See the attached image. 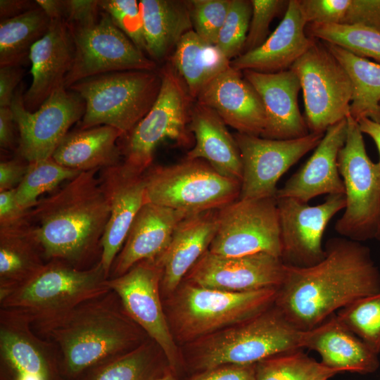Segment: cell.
Segmentation results:
<instances>
[{
  "label": "cell",
  "mask_w": 380,
  "mask_h": 380,
  "mask_svg": "<svg viewBox=\"0 0 380 380\" xmlns=\"http://www.w3.org/2000/svg\"><path fill=\"white\" fill-rule=\"evenodd\" d=\"M325 255L307 267L286 265L274 305L300 331L321 324L353 301L380 292V270L370 249L344 237L327 241Z\"/></svg>",
  "instance_id": "cell-1"
},
{
  "label": "cell",
  "mask_w": 380,
  "mask_h": 380,
  "mask_svg": "<svg viewBox=\"0 0 380 380\" xmlns=\"http://www.w3.org/2000/svg\"><path fill=\"white\" fill-rule=\"evenodd\" d=\"M31 325L55 347L65 380H75L96 365L139 347L148 336L111 289Z\"/></svg>",
  "instance_id": "cell-2"
},
{
  "label": "cell",
  "mask_w": 380,
  "mask_h": 380,
  "mask_svg": "<svg viewBox=\"0 0 380 380\" xmlns=\"http://www.w3.org/2000/svg\"><path fill=\"white\" fill-rule=\"evenodd\" d=\"M99 171L80 172L30 209V219L46 262L61 260L85 270L100 260L110 207Z\"/></svg>",
  "instance_id": "cell-3"
},
{
  "label": "cell",
  "mask_w": 380,
  "mask_h": 380,
  "mask_svg": "<svg viewBox=\"0 0 380 380\" xmlns=\"http://www.w3.org/2000/svg\"><path fill=\"white\" fill-rule=\"evenodd\" d=\"M302 333L274 305L247 321L205 336L189 365L198 373L223 365H255L302 349Z\"/></svg>",
  "instance_id": "cell-4"
},
{
  "label": "cell",
  "mask_w": 380,
  "mask_h": 380,
  "mask_svg": "<svg viewBox=\"0 0 380 380\" xmlns=\"http://www.w3.org/2000/svg\"><path fill=\"white\" fill-rule=\"evenodd\" d=\"M160 85L159 70H126L90 77L68 89L85 103L80 129L108 125L123 137L150 110Z\"/></svg>",
  "instance_id": "cell-5"
},
{
  "label": "cell",
  "mask_w": 380,
  "mask_h": 380,
  "mask_svg": "<svg viewBox=\"0 0 380 380\" xmlns=\"http://www.w3.org/2000/svg\"><path fill=\"white\" fill-rule=\"evenodd\" d=\"M108 279L99 261L80 270L61 260H50L1 301L0 308L20 314L32 324L61 315L108 291Z\"/></svg>",
  "instance_id": "cell-6"
},
{
  "label": "cell",
  "mask_w": 380,
  "mask_h": 380,
  "mask_svg": "<svg viewBox=\"0 0 380 380\" xmlns=\"http://www.w3.org/2000/svg\"><path fill=\"white\" fill-rule=\"evenodd\" d=\"M159 72L161 85L153 106L130 132L121 137L122 163L139 175L151 166L154 151L163 140H172L182 146L192 142L189 125L194 99L170 61Z\"/></svg>",
  "instance_id": "cell-7"
},
{
  "label": "cell",
  "mask_w": 380,
  "mask_h": 380,
  "mask_svg": "<svg viewBox=\"0 0 380 380\" xmlns=\"http://www.w3.org/2000/svg\"><path fill=\"white\" fill-rule=\"evenodd\" d=\"M145 203L187 215L220 210L239 198L241 182L222 176L206 161L151 166L144 174Z\"/></svg>",
  "instance_id": "cell-8"
},
{
  "label": "cell",
  "mask_w": 380,
  "mask_h": 380,
  "mask_svg": "<svg viewBox=\"0 0 380 380\" xmlns=\"http://www.w3.org/2000/svg\"><path fill=\"white\" fill-rule=\"evenodd\" d=\"M278 289L232 292L187 282L171 307L177 333L191 340L247 321L274 305Z\"/></svg>",
  "instance_id": "cell-9"
},
{
  "label": "cell",
  "mask_w": 380,
  "mask_h": 380,
  "mask_svg": "<svg viewBox=\"0 0 380 380\" xmlns=\"http://www.w3.org/2000/svg\"><path fill=\"white\" fill-rule=\"evenodd\" d=\"M346 140L338 156L346 207L335 224L343 237L363 242L374 239L380 210V165L368 156L358 122L350 115Z\"/></svg>",
  "instance_id": "cell-10"
},
{
  "label": "cell",
  "mask_w": 380,
  "mask_h": 380,
  "mask_svg": "<svg viewBox=\"0 0 380 380\" xmlns=\"http://www.w3.org/2000/svg\"><path fill=\"white\" fill-rule=\"evenodd\" d=\"M290 69L300 83L310 132L324 134L350 115L351 80L324 42L316 41Z\"/></svg>",
  "instance_id": "cell-11"
},
{
  "label": "cell",
  "mask_w": 380,
  "mask_h": 380,
  "mask_svg": "<svg viewBox=\"0 0 380 380\" xmlns=\"http://www.w3.org/2000/svg\"><path fill=\"white\" fill-rule=\"evenodd\" d=\"M68 27L75 53L64 81L66 89L82 80L101 74L158 70L157 63L141 51L103 11L91 23Z\"/></svg>",
  "instance_id": "cell-12"
},
{
  "label": "cell",
  "mask_w": 380,
  "mask_h": 380,
  "mask_svg": "<svg viewBox=\"0 0 380 380\" xmlns=\"http://www.w3.org/2000/svg\"><path fill=\"white\" fill-rule=\"evenodd\" d=\"M218 216L210 253L227 257L267 253L280 258L276 198L237 199L220 209Z\"/></svg>",
  "instance_id": "cell-13"
},
{
  "label": "cell",
  "mask_w": 380,
  "mask_h": 380,
  "mask_svg": "<svg viewBox=\"0 0 380 380\" xmlns=\"http://www.w3.org/2000/svg\"><path fill=\"white\" fill-rule=\"evenodd\" d=\"M23 90L22 87L16 89L11 105L19 131L18 153L28 163L50 158L70 127L82 118L84 101L62 87L31 112L25 107Z\"/></svg>",
  "instance_id": "cell-14"
},
{
  "label": "cell",
  "mask_w": 380,
  "mask_h": 380,
  "mask_svg": "<svg viewBox=\"0 0 380 380\" xmlns=\"http://www.w3.org/2000/svg\"><path fill=\"white\" fill-rule=\"evenodd\" d=\"M161 273L157 258L144 260L122 275L108 279V285L131 319L158 346L175 374L181 360L160 300Z\"/></svg>",
  "instance_id": "cell-15"
},
{
  "label": "cell",
  "mask_w": 380,
  "mask_h": 380,
  "mask_svg": "<svg viewBox=\"0 0 380 380\" xmlns=\"http://www.w3.org/2000/svg\"><path fill=\"white\" fill-rule=\"evenodd\" d=\"M324 134L310 132L303 137L279 140L236 133L242 163L239 199L275 198L281 177L315 149Z\"/></svg>",
  "instance_id": "cell-16"
},
{
  "label": "cell",
  "mask_w": 380,
  "mask_h": 380,
  "mask_svg": "<svg viewBox=\"0 0 380 380\" xmlns=\"http://www.w3.org/2000/svg\"><path fill=\"white\" fill-rule=\"evenodd\" d=\"M279 215L281 259L287 266L307 267L325 255L324 232L333 217L346 207L345 194L328 195L310 205L293 198H276Z\"/></svg>",
  "instance_id": "cell-17"
},
{
  "label": "cell",
  "mask_w": 380,
  "mask_h": 380,
  "mask_svg": "<svg viewBox=\"0 0 380 380\" xmlns=\"http://www.w3.org/2000/svg\"><path fill=\"white\" fill-rule=\"evenodd\" d=\"M1 380H65L57 351L30 321L0 308Z\"/></svg>",
  "instance_id": "cell-18"
},
{
  "label": "cell",
  "mask_w": 380,
  "mask_h": 380,
  "mask_svg": "<svg viewBox=\"0 0 380 380\" xmlns=\"http://www.w3.org/2000/svg\"><path fill=\"white\" fill-rule=\"evenodd\" d=\"M286 265L279 257L267 253L227 257L208 250L186 276L193 285L232 292L279 288Z\"/></svg>",
  "instance_id": "cell-19"
},
{
  "label": "cell",
  "mask_w": 380,
  "mask_h": 380,
  "mask_svg": "<svg viewBox=\"0 0 380 380\" xmlns=\"http://www.w3.org/2000/svg\"><path fill=\"white\" fill-rule=\"evenodd\" d=\"M99 178L110 207L99 262L109 277L132 224L145 203V182L144 174L134 172L123 163L101 170Z\"/></svg>",
  "instance_id": "cell-20"
},
{
  "label": "cell",
  "mask_w": 380,
  "mask_h": 380,
  "mask_svg": "<svg viewBox=\"0 0 380 380\" xmlns=\"http://www.w3.org/2000/svg\"><path fill=\"white\" fill-rule=\"evenodd\" d=\"M262 102L266 123L260 137L271 139H293L310 133L300 113L298 96L301 89L294 71L288 69L275 73L242 71Z\"/></svg>",
  "instance_id": "cell-21"
},
{
  "label": "cell",
  "mask_w": 380,
  "mask_h": 380,
  "mask_svg": "<svg viewBox=\"0 0 380 380\" xmlns=\"http://www.w3.org/2000/svg\"><path fill=\"white\" fill-rule=\"evenodd\" d=\"M196 101L217 113L237 132L260 137L266 117L260 96L242 71L231 65L199 93Z\"/></svg>",
  "instance_id": "cell-22"
},
{
  "label": "cell",
  "mask_w": 380,
  "mask_h": 380,
  "mask_svg": "<svg viewBox=\"0 0 380 380\" xmlns=\"http://www.w3.org/2000/svg\"><path fill=\"white\" fill-rule=\"evenodd\" d=\"M51 20L48 31L30 53L32 80L23 94V101L31 112L37 110L54 91L64 87L73 63L75 48L67 23L63 19Z\"/></svg>",
  "instance_id": "cell-23"
},
{
  "label": "cell",
  "mask_w": 380,
  "mask_h": 380,
  "mask_svg": "<svg viewBox=\"0 0 380 380\" xmlns=\"http://www.w3.org/2000/svg\"><path fill=\"white\" fill-rule=\"evenodd\" d=\"M346 136V118L329 127L310 158L277 190L275 198H293L308 203L323 194H345L338 156Z\"/></svg>",
  "instance_id": "cell-24"
},
{
  "label": "cell",
  "mask_w": 380,
  "mask_h": 380,
  "mask_svg": "<svg viewBox=\"0 0 380 380\" xmlns=\"http://www.w3.org/2000/svg\"><path fill=\"white\" fill-rule=\"evenodd\" d=\"M307 25L298 0H289L281 21L265 42L232 60L230 65L264 73L290 69L317 41L306 34Z\"/></svg>",
  "instance_id": "cell-25"
},
{
  "label": "cell",
  "mask_w": 380,
  "mask_h": 380,
  "mask_svg": "<svg viewBox=\"0 0 380 380\" xmlns=\"http://www.w3.org/2000/svg\"><path fill=\"white\" fill-rule=\"evenodd\" d=\"M218 210L188 215L175 227L166 249L157 258L162 272L160 289L165 293L177 289L208 250L218 229Z\"/></svg>",
  "instance_id": "cell-26"
},
{
  "label": "cell",
  "mask_w": 380,
  "mask_h": 380,
  "mask_svg": "<svg viewBox=\"0 0 380 380\" xmlns=\"http://www.w3.org/2000/svg\"><path fill=\"white\" fill-rule=\"evenodd\" d=\"M188 215L170 208L145 203L113 263L109 279L122 275L140 261L160 255L168 246L177 225Z\"/></svg>",
  "instance_id": "cell-27"
},
{
  "label": "cell",
  "mask_w": 380,
  "mask_h": 380,
  "mask_svg": "<svg viewBox=\"0 0 380 380\" xmlns=\"http://www.w3.org/2000/svg\"><path fill=\"white\" fill-rule=\"evenodd\" d=\"M300 346L317 352L324 366L341 373L367 374L375 372L380 365L379 355L348 330L336 313L303 331Z\"/></svg>",
  "instance_id": "cell-28"
},
{
  "label": "cell",
  "mask_w": 380,
  "mask_h": 380,
  "mask_svg": "<svg viewBox=\"0 0 380 380\" xmlns=\"http://www.w3.org/2000/svg\"><path fill=\"white\" fill-rule=\"evenodd\" d=\"M226 125L215 111L196 101L189 125L195 144L185 158L205 160L222 176L241 182L242 163L239 149Z\"/></svg>",
  "instance_id": "cell-29"
},
{
  "label": "cell",
  "mask_w": 380,
  "mask_h": 380,
  "mask_svg": "<svg viewBox=\"0 0 380 380\" xmlns=\"http://www.w3.org/2000/svg\"><path fill=\"white\" fill-rule=\"evenodd\" d=\"M46 262L30 218L0 227V302L34 277Z\"/></svg>",
  "instance_id": "cell-30"
},
{
  "label": "cell",
  "mask_w": 380,
  "mask_h": 380,
  "mask_svg": "<svg viewBox=\"0 0 380 380\" xmlns=\"http://www.w3.org/2000/svg\"><path fill=\"white\" fill-rule=\"evenodd\" d=\"M146 53L154 62L168 60L193 25L189 1L141 0Z\"/></svg>",
  "instance_id": "cell-31"
},
{
  "label": "cell",
  "mask_w": 380,
  "mask_h": 380,
  "mask_svg": "<svg viewBox=\"0 0 380 380\" xmlns=\"http://www.w3.org/2000/svg\"><path fill=\"white\" fill-rule=\"evenodd\" d=\"M120 131L101 125L68 132L51 158L58 164L80 172L101 170L120 163L117 141Z\"/></svg>",
  "instance_id": "cell-32"
},
{
  "label": "cell",
  "mask_w": 380,
  "mask_h": 380,
  "mask_svg": "<svg viewBox=\"0 0 380 380\" xmlns=\"http://www.w3.org/2000/svg\"><path fill=\"white\" fill-rule=\"evenodd\" d=\"M185 82L196 100L213 80L230 66V61L216 46L201 38L194 30L185 34L167 60Z\"/></svg>",
  "instance_id": "cell-33"
},
{
  "label": "cell",
  "mask_w": 380,
  "mask_h": 380,
  "mask_svg": "<svg viewBox=\"0 0 380 380\" xmlns=\"http://www.w3.org/2000/svg\"><path fill=\"white\" fill-rule=\"evenodd\" d=\"M324 43L351 80L350 115L357 122L368 118L380 124V65L340 46Z\"/></svg>",
  "instance_id": "cell-34"
},
{
  "label": "cell",
  "mask_w": 380,
  "mask_h": 380,
  "mask_svg": "<svg viewBox=\"0 0 380 380\" xmlns=\"http://www.w3.org/2000/svg\"><path fill=\"white\" fill-rule=\"evenodd\" d=\"M159 352L158 346L150 338L129 352L96 365L75 380H155L170 370L163 365Z\"/></svg>",
  "instance_id": "cell-35"
},
{
  "label": "cell",
  "mask_w": 380,
  "mask_h": 380,
  "mask_svg": "<svg viewBox=\"0 0 380 380\" xmlns=\"http://www.w3.org/2000/svg\"><path fill=\"white\" fill-rule=\"evenodd\" d=\"M51 21L39 6L18 16L1 20L0 67L25 63L32 46L48 31Z\"/></svg>",
  "instance_id": "cell-36"
},
{
  "label": "cell",
  "mask_w": 380,
  "mask_h": 380,
  "mask_svg": "<svg viewBox=\"0 0 380 380\" xmlns=\"http://www.w3.org/2000/svg\"><path fill=\"white\" fill-rule=\"evenodd\" d=\"M338 370L324 366L301 349L281 353L255 364V380H329Z\"/></svg>",
  "instance_id": "cell-37"
},
{
  "label": "cell",
  "mask_w": 380,
  "mask_h": 380,
  "mask_svg": "<svg viewBox=\"0 0 380 380\" xmlns=\"http://www.w3.org/2000/svg\"><path fill=\"white\" fill-rule=\"evenodd\" d=\"M306 34L380 65V31L357 25L308 24Z\"/></svg>",
  "instance_id": "cell-38"
},
{
  "label": "cell",
  "mask_w": 380,
  "mask_h": 380,
  "mask_svg": "<svg viewBox=\"0 0 380 380\" xmlns=\"http://www.w3.org/2000/svg\"><path fill=\"white\" fill-rule=\"evenodd\" d=\"M80 172L58 164L52 158L29 163L25 176L15 189L16 201L23 209L29 210L37 204L40 196Z\"/></svg>",
  "instance_id": "cell-39"
},
{
  "label": "cell",
  "mask_w": 380,
  "mask_h": 380,
  "mask_svg": "<svg viewBox=\"0 0 380 380\" xmlns=\"http://www.w3.org/2000/svg\"><path fill=\"white\" fill-rule=\"evenodd\" d=\"M336 315L373 352L380 353V292L353 301Z\"/></svg>",
  "instance_id": "cell-40"
},
{
  "label": "cell",
  "mask_w": 380,
  "mask_h": 380,
  "mask_svg": "<svg viewBox=\"0 0 380 380\" xmlns=\"http://www.w3.org/2000/svg\"><path fill=\"white\" fill-rule=\"evenodd\" d=\"M252 14L251 1L231 0L224 22L220 30L216 46L229 60L243 52Z\"/></svg>",
  "instance_id": "cell-41"
},
{
  "label": "cell",
  "mask_w": 380,
  "mask_h": 380,
  "mask_svg": "<svg viewBox=\"0 0 380 380\" xmlns=\"http://www.w3.org/2000/svg\"><path fill=\"white\" fill-rule=\"evenodd\" d=\"M101 11L107 13L114 24L143 53H146L143 21L137 0H101Z\"/></svg>",
  "instance_id": "cell-42"
},
{
  "label": "cell",
  "mask_w": 380,
  "mask_h": 380,
  "mask_svg": "<svg viewBox=\"0 0 380 380\" xmlns=\"http://www.w3.org/2000/svg\"><path fill=\"white\" fill-rule=\"evenodd\" d=\"M189 1L193 30L203 39L216 44L220 30L228 13L231 0Z\"/></svg>",
  "instance_id": "cell-43"
},
{
  "label": "cell",
  "mask_w": 380,
  "mask_h": 380,
  "mask_svg": "<svg viewBox=\"0 0 380 380\" xmlns=\"http://www.w3.org/2000/svg\"><path fill=\"white\" fill-rule=\"evenodd\" d=\"M251 3L252 14L242 53L259 47L265 42L271 22L286 9L289 1L251 0Z\"/></svg>",
  "instance_id": "cell-44"
},
{
  "label": "cell",
  "mask_w": 380,
  "mask_h": 380,
  "mask_svg": "<svg viewBox=\"0 0 380 380\" xmlns=\"http://www.w3.org/2000/svg\"><path fill=\"white\" fill-rule=\"evenodd\" d=\"M307 24H342L350 0H298Z\"/></svg>",
  "instance_id": "cell-45"
},
{
  "label": "cell",
  "mask_w": 380,
  "mask_h": 380,
  "mask_svg": "<svg viewBox=\"0 0 380 380\" xmlns=\"http://www.w3.org/2000/svg\"><path fill=\"white\" fill-rule=\"evenodd\" d=\"M342 24L362 25L380 31V0H350Z\"/></svg>",
  "instance_id": "cell-46"
},
{
  "label": "cell",
  "mask_w": 380,
  "mask_h": 380,
  "mask_svg": "<svg viewBox=\"0 0 380 380\" xmlns=\"http://www.w3.org/2000/svg\"><path fill=\"white\" fill-rule=\"evenodd\" d=\"M101 10L99 1H64L63 20L68 25H82L94 21Z\"/></svg>",
  "instance_id": "cell-47"
},
{
  "label": "cell",
  "mask_w": 380,
  "mask_h": 380,
  "mask_svg": "<svg viewBox=\"0 0 380 380\" xmlns=\"http://www.w3.org/2000/svg\"><path fill=\"white\" fill-rule=\"evenodd\" d=\"M187 380H255V365H228L195 373Z\"/></svg>",
  "instance_id": "cell-48"
},
{
  "label": "cell",
  "mask_w": 380,
  "mask_h": 380,
  "mask_svg": "<svg viewBox=\"0 0 380 380\" xmlns=\"http://www.w3.org/2000/svg\"><path fill=\"white\" fill-rule=\"evenodd\" d=\"M30 210L23 209L15 199V189L0 192V227L24 222L30 218Z\"/></svg>",
  "instance_id": "cell-49"
},
{
  "label": "cell",
  "mask_w": 380,
  "mask_h": 380,
  "mask_svg": "<svg viewBox=\"0 0 380 380\" xmlns=\"http://www.w3.org/2000/svg\"><path fill=\"white\" fill-rule=\"evenodd\" d=\"M23 74L20 65L0 67V108L11 106Z\"/></svg>",
  "instance_id": "cell-50"
},
{
  "label": "cell",
  "mask_w": 380,
  "mask_h": 380,
  "mask_svg": "<svg viewBox=\"0 0 380 380\" xmlns=\"http://www.w3.org/2000/svg\"><path fill=\"white\" fill-rule=\"evenodd\" d=\"M28 162L13 159L0 163V192L16 189L25 176Z\"/></svg>",
  "instance_id": "cell-51"
},
{
  "label": "cell",
  "mask_w": 380,
  "mask_h": 380,
  "mask_svg": "<svg viewBox=\"0 0 380 380\" xmlns=\"http://www.w3.org/2000/svg\"><path fill=\"white\" fill-rule=\"evenodd\" d=\"M14 118L10 107L0 108V145L1 148L12 147L14 142Z\"/></svg>",
  "instance_id": "cell-52"
},
{
  "label": "cell",
  "mask_w": 380,
  "mask_h": 380,
  "mask_svg": "<svg viewBox=\"0 0 380 380\" xmlns=\"http://www.w3.org/2000/svg\"><path fill=\"white\" fill-rule=\"evenodd\" d=\"M37 6L36 1L33 3L27 0H1V20L18 16Z\"/></svg>",
  "instance_id": "cell-53"
},
{
  "label": "cell",
  "mask_w": 380,
  "mask_h": 380,
  "mask_svg": "<svg viewBox=\"0 0 380 380\" xmlns=\"http://www.w3.org/2000/svg\"><path fill=\"white\" fill-rule=\"evenodd\" d=\"M36 2L51 20L63 19L64 1L37 0Z\"/></svg>",
  "instance_id": "cell-54"
},
{
  "label": "cell",
  "mask_w": 380,
  "mask_h": 380,
  "mask_svg": "<svg viewBox=\"0 0 380 380\" xmlns=\"http://www.w3.org/2000/svg\"><path fill=\"white\" fill-rule=\"evenodd\" d=\"M358 124L361 132L369 136L375 143L379 154L380 165V124L368 118L361 119Z\"/></svg>",
  "instance_id": "cell-55"
},
{
  "label": "cell",
  "mask_w": 380,
  "mask_h": 380,
  "mask_svg": "<svg viewBox=\"0 0 380 380\" xmlns=\"http://www.w3.org/2000/svg\"><path fill=\"white\" fill-rule=\"evenodd\" d=\"M155 380H178L171 370H168L164 374Z\"/></svg>",
  "instance_id": "cell-56"
},
{
  "label": "cell",
  "mask_w": 380,
  "mask_h": 380,
  "mask_svg": "<svg viewBox=\"0 0 380 380\" xmlns=\"http://www.w3.org/2000/svg\"><path fill=\"white\" fill-rule=\"evenodd\" d=\"M374 239H376L377 240L380 241V210H379V217H378V220L376 223Z\"/></svg>",
  "instance_id": "cell-57"
}]
</instances>
